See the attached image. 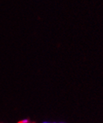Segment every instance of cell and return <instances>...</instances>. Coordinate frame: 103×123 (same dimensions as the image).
I'll list each match as a JSON object with an SVG mask.
<instances>
[{
    "label": "cell",
    "mask_w": 103,
    "mask_h": 123,
    "mask_svg": "<svg viewBox=\"0 0 103 123\" xmlns=\"http://www.w3.org/2000/svg\"><path fill=\"white\" fill-rule=\"evenodd\" d=\"M42 123H51V122H43Z\"/></svg>",
    "instance_id": "obj_2"
},
{
    "label": "cell",
    "mask_w": 103,
    "mask_h": 123,
    "mask_svg": "<svg viewBox=\"0 0 103 123\" xmlns=\"http://www.w3.org/2000/svg\"><path fill=\"white\" fill-rule=\"evenodd\" d=\"M29 122V121H28V119H23L21 122H20V123H28Z\"/></svg>",
    "instance_id": "obj_1"
},
{
    "label": "cell",
    "mask_w": 103,
    "mask_h": 123,
    "mask_svg": "<svg viewBox=\"0 0 103 123\" xmlns=\"http://www.w3.org/2000/svg\"><path fill=\"white\" fill-rule=\"evenodd\" d=\"M53 123H56V122H53ZM58 123H65V122H58Z\"/></svg>",
    "instance_id": "obj_3"
}]
</instances>
